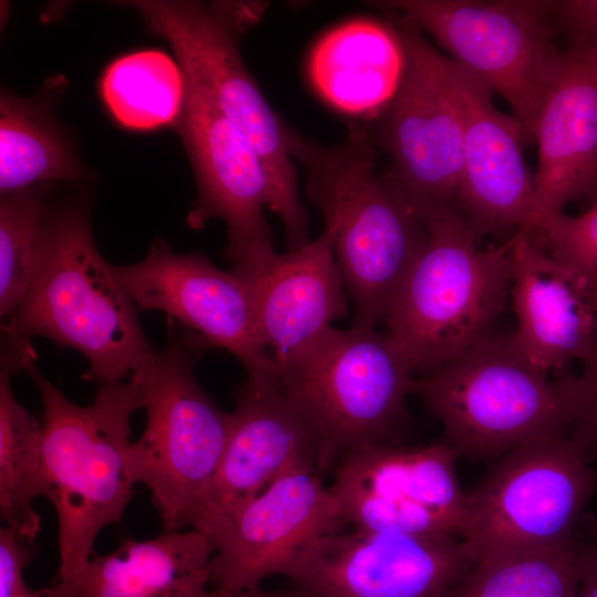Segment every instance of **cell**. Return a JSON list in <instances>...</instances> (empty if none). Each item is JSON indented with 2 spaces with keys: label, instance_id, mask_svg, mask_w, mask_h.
<instances>
[{
  "label": "cell",
  "instance_id": "6da1fadb",
  "mask_svg": "<svg viewBox=\"0 0 597 597\" xmlns=\"http://www.w3.org/2000/svg\"><path fill=\"white\" fill-rule=\"evenodd\" d=\"M287 146L305 171V192L333 237L354 306L353 326L376 327L423 249L427 223L391 170L378 169L367 127L352 126L334 146L289 128Z\"/></svg>",
  "mask_w": 597,
  "mask_h": 597
},
{
  "label": "cell",
  "instance_id": "7a4b0ae2",
  "mask_svg": "<svg viewBox=\"0 0 597 597\" xmlns=\"http://www.w3.org/2000/svg\"><path fill=\"white\" fill-rule=\"evenodd\" d=\"M4 333L14 342L43 336L74 348L88 362L82 377L102 384L132 375L154 350L138 308L95 245L85 200L50 210L32 280Z\"/></svg>",
  "mask_w": 597,
  "mask_h": 597
},
{
  "label": "cell",
  "instance_id": "3957f363",
  "mask_svg": "<svg viewBox=\"0 0 597 597\" xmlns=\"http://www.w3.org/2000/svg\"><path fill=\"white\" fill-rule=\"evenodd\" d=\"M34 359L33 350L25 353L22 370L34 380L43 404L45 496L57 515L54 583H61L93 555L98 533L122 519L132 499L129 421L142 404L130 381L115 380L104 383L91 405H76L36 370Z\"/></svg>",
  "mask_w": 597,
  "mask_h": 597
},
{
  "label": "cell",
  "instance_id": "277c9868",
  "mask_svg": "<svg viewBox=\"0 0 597 597\" xmlns=\"http://www.w3.org/2000/svg\"><path fill=\"white\" fill-rule=\"evenodd\" d=\"M457 455L505 454L573 425L576 377L549 379L512 335L491 333L455 358L415 378Z\"/></svg>",
  "mask_w": 597,
  "mask_h": 597
},
{
  "label": "cell",
  "instance_id": "5b68a950",
  "mask_svg": "<svg viewBox=\"0 0 597 597\" xmlns=\"http://www.w3.org/2000/svg\"><path fill=\"white\" fill-rule=\"evenodd\" d=\"M457 211L427 221V239L383 321L413 373H428L492 332L510 286L511 240L480 249Z\"/></svg>",
  "mask_w": 597,
  "mask_h": 597
},
{
  "label": "cell",
  "instance_id": "8992f818",
  "mask_svg": "<svg viewBox=\"0 0 597 597\" xmlns=\"http://www.w3.org/2000/svg\"><path fill=\"white\" fill-rule=\"evenodd\" d=\"M285 394L313 429L317 470L349 452L394 442L412 371L386 332L328 327L277 369Z\"/></svg>",
  "mask_w": 597,
  "mask_h": 597
},
{
  "label": "cell",
  "instance_id": "52a82bcc",
  "mask_svg": "<svg viewBox=\"0 0 597 597\" xmlns=\"http://www.w3.org/2000/svg\"><path fill=\"white\" fill-rule=\"evenodd\" d=\"M128 4L171 45L180 67L206 87L261 157L271 186L270 210L284 227L287 250L310 242L308 214L287 146L289 127L263 96L238 45L239 34L261 12L252 4L208 6L199 1L143 0Z\"/></svg>",
  "mask_w": 597,
  "mask_h": 597
},
{
  "label": "cell",
  "instance_id": "ba28073f",
  "mask_svg": "<svg viewBox=\"0 0 597 597\" xmlns=\"http://www.w3.org/2000/svg\"><path fill=\"white\" fill-rule=\"evenodd\" d=\"M199 348L170 334L167 347L145 355L129 379L146 425L129 446L128 471L134 484L150 490L164 530L191 525L232 428V413L222 411L195 376Z\"/></svg>",
  "mask_w": 597,
  "mask_h": 597
},
{
  "label": "cell",
  "instance_id": "9c48e42d",
  "mask_svg": "<svg viewBox=\"0 0 597 597\" xmlns=\"http://www.w3.org/2000/svg\"><path fill=\"white\" fill-rule=\"evenodd\" d=\"M596 488L597 472L574 437L531 439L467 494L460 540L475 563L559 544L575 535Z\"/></svg>",
  "mask_w": 597,
  "mask_h": 597
},
{
  "label": "cell",
  "instance_id": "30bf717a",
  "mask_svg": "<svg viewBox=\"0 0 597 597\" xmlns=\"http://www.w3.org/2000/svg\"><path fill=\"white\" fill-rule=\"evenodd\" d=\"M427 31L453 61L509 104L525 143L535 128L558 52L556 1L390 0L369 2Z\"/></svg>",
  "mask_w": 597,
  "mask_h": 597
},
{
  "label": "cell",
  "instance_id": "8fae6325",
  "mask_svg": "<svg viewBox=\"0 0 597 597\" xmlns=\"http://www.w3.org/2000/svg\"><path fill=\"white\" fill-rule=\"evenodd\" d=\"M400 35L406 66L398 91L370 134L390 158V170L427 223L457 211L463 132L447 86L441 52L405 17L387 11Z\"/></svg>",
  "mask_w": 597,
  "mask_h": 597
},
{
  "label": "cell",
  "instance_id": "7c38bea8",
  "mask_svg": "<svg viewBox=\"0 0 597 597\" xmlns=\"http://www.w3.org/2000/svg\"><path fill=\"white\" fill-rule=\"evenodd\" d=\"M457 457L446 441L384 442L349 452L328 486L342 523L365 532L460 538L467 494Z\"/></svg>",
  "mask_w": 597,
  "mask_h": 597
},
{
  "label": "cell",
  "instance_id": "4fadbf2b",
  "mask_svg": "<svg viewBox=\"0 0 597 597\" xmlns=\"http://www.w3.org/2000/svg\"><path fill=\"white\" fill-rule=\"evenodd\" d=\"M342 525L335 499L316 467L289 471L201 531L213 547L211 597L259 588L273 575L289 577L318 538Z\"/></svg>",
  "mask_w": 597,
  "mask_h": 597
},
{
  "label": "cell",
  "instance_id": "5bb4252c",
  "mask_svg": "<svg viewBox=\"0 0 597 597\" xmlns=\"http://www.w3.org/2000/svg\"><path fill=\"white\" fill-rule=\"evenodd\" d=\"M441 69L463 132L457 212L475 239L510 227L541 233L556 211L536 192L520 123L495 107L485 84L442 53Z\"/></svg>",
  "mask_w": 597,
  "mask_h": 597
},
{
  "label": "cell",
  "instance_id": "9a60e30c",
  "mask_svg": "<svg viewBox=\"0 0 597 597\" xmlns=\"http://www.w3.org/2000/svg\"><path fill=\"white\" fill-rule=\"evenodd\" d=\"M474 564L459 537L352 528L318 538L289 578L310 597H449Z\"/></svg>",
  "mask_w": 597,
  "mask_h": 597
},
{
  "label": "cell",
  "instance_id": "2e32d148",
  "mask_svg": "<svg viewBox=\"0 0 597 597\" xmlns=\"http://www.w3.org/2000/svg\"><path fill=\"white\" fill-rule=\"evenodd\" d=\"M182 73L185 101L177 126L198 186L187 223L201 228L209 219L223 220L228 231L226 255L234 263L249 252L273 247L264 217L272 201L270 180L247 137L206 87L190 73Z\"/></svg>",
  "mask_w": 597,
  "mask_h": 597
},
{
  "label": "cell",
  "instance_id": "e0dca14e",
  "mask_svg": "<svg viewBox=\"0 0 597 597\" xmlns=\"http://www.w3.org/2000/svg\"><path fill=\"white\" fill-rule=\"evenodd\" d=\"M113 269L138 311L165 312L193 331L200 347L232 354L248 375L277 376L259 337L249 292L230 270L200 252L175 253L161 239L142 261Z\"/></svg>",
  "mask_w": 597,
  "mask_h": 597
},
{
  "label": "cell",
  "instance_id": "ac0fdd59",
  "mask_svg": "<svg viewBox=\"0 0 597 597\" xmlns=\"http://www.w3.org/2000/svg\"><path fill=\"white\" fill-rule=\"evenodd\" d=\"M231 413L227 444L190 525L200 532L289 471L317 469L316 436L276 375H248Z\"/></svg>",
  "mask_w": 597,
  "mask_h": 597
},
{
  "label": "cell",
  "instance_id": "d6986e66",
  "mask_svg": "<svg viewBox=\"0 0 597 597\" xmlns=\"http://www.w3.org/2000/svg\"><path fill=\"white\" fill-rule=\"evenodd\" d=\"M230 271L245 285L259 337L276 370L348 312L333 237L275 252L268 248L235 261Z\"/></svg>",
  "mask_w": 597,
  "mask_h": 597
},
{
  "label": "cell",
  "instance_id": "ffe728a7",
  "mask_svg": "<svg viewBox=\"0 0 597 597\" xmlns=\"http://www.w3.org/2000/svg\"><path fill=\"white\" fill-rule=\"evenodd\" d=\"M535 140L534 184L549 210L597 198V33L556 54Z\"/></svg>",
  "mask_w": 597,
  "mask_h": 597
},
{
  "label": "cell",
  "instance_id": "44dd1931",
  "mask_svg": "<svg viewBox=\"0 0 597 597\" xmlns=\"http://www.w3.org/2000/svg\"><path fill=\"white\" fill-rule=\"evenodd\" d=\"M531 234L519 230L510 247V285L517 327L513 336L545 373L583 359L597 336V311L578 279Z\"/></svg>",
  "mask_w": 597,
  "mask_h": 597
},
{
  "label": "cell",
  "instance_id": "7402d4cb",
  "mask_svg": "<svg viewBox=\"0 0 597 597\" xmlns=\"http://www.w3.org/2000/svg\"><path fill=\"white\" fill-rule=\"evenodd\" d=\"M213 547L202 532L164 530L127 538L109 554L93 555L43 597H211Z\"/></svg>",
  "mask_w": 597,
  "mask_h": 597
},
{
  "label": "cell",
  "instance_id": "603a6c76",
  "mask_svg": "<svg viewBox=\"0 0 597 597\" xmlns=\"http://www.w3.org/2000/svg\"><path fill=\"white\" fill-rule=\"evenodd\" d=\"M405 66V48L394 25L356 19L320 39L308 73L320 96L338 112L377 118L396 95Z\"/></svg>",
  "mask_w": 597,
  "mask_h": 597
},
{
  "label": "cell",
  "instance_id": "cb8c5ba5",
  "mask_svg": "<svg viewBox=\"0 0 597 597\" xmlns=\"http://www.w3.org/2000/svg\"><path fill=\"white\" fill-rule=\"evenodd\" d=\"M18 370H22L20 355L7 345L0 369V510L4 525L32 544L41 528V517L32 503L46 494L43 423L13 394L11 378Z\"/></svg>",
  "mask_w": 597,
  "mask_h": 597
},
{
  "label": "cell",
  "instance_id": "d4e9b609",
  "mask_svg": "<svg viewBox=\"0 0 597 597\" xmlns=\"http://www.w3.org/2000/svg\"><path fill=\"white\" fill-rule=\"evenodd\" d=\"M81 167L55 122L39 103L8 92L0 98L1 196L52 180H75Z\"/></svg>",
  "mask_w": 597,
  "mask_h": 597
},
{
  "label": "cell",
  "instance_id": "484cf974",
  "mask_svg": "<svg viewBox=\"0 0 597 597\" xmlns=\"http://www.w3.org/2000/svg\"><path fill=\"white\" fill-rule=\"evenodd\" d=\"M103 101L124 127L150 130L178 122L185 76L166 53L143 50L115 60L101 82Z\"/></svg>",
  "mask_w": 597,
  "mask_h": 597
},
{
  "label": "cell",
  "instance_id": "4316f807",
  "mask_svg": "<svg viewBox=\"0 0 597 597\" xmlns=\"http://www.w3.org/2000/svg\"><path fill=\"white\" fill-rule=\"evenodd\" d=\"M577 588L575 533L549 547L478 561L449 597H577Z\"/></svg>",
  "mask_w": 597,
  "mask_h": 597
},
{
  "label": "cell",
  "instance_id": "83f0119b",
  "mask_svg": "<svg viewBox=\"0 0 597 597\" xmlns=\"http://www.w3.org/2000/svg\"><path fill=\"white\" fill-rule=\"evenodd\" d=\"M50 208L39 186L1 196L0 314L12 320L33 276Z\"/></svg>",
  "mask_w": 597,
  "mask_h": 597
},
{
  "label": "cell",
  "instance_id": "f1b7e54d",
  "mask_svg": "<svg viewBox=\"0 0 597 597\" xmlns=\"http://www.w3.org/2000/svg\"><path fill=\"white\" fill-rule=\"evenodd\" d=\"M541 234L548 254L575 274L585 295L597 285V201L577 217L554 212Z\"/></svg>",
  "mask_w": 597,
  "mask_h": 597
},
{
  "label": "cell",
  "instance_id": "f546056e",
  "mask_svg": "<svg viewBox=\"0 0 597 597\" xmlns=\"http://www.w3.org/2000/svg\"><path fill=\"white\" fill-rule=\"evenodd\" d=\"M584 368L576 377V402L573 427L574 438L588 451L597 447V336L586 356Z\"/></svg>",
  "mask_w": 597,
  "mask_h": 597
},
{
  "label": "cell",
  "instance_id": "4dcf8cb0",
  "mask_svg": "<svg viewBox=\"0 0 597 597\" xmlns=\"http://www.w3.org/2000/svg\"><path fill=\"white\" fill-rule=\"evenodd\" d=\"M34 555L31 544L4 525L0 528V597H21L30 587L23 570Z\"/></svg>",
  "mask_w": 597,
  "mask_h": 597
},
{
  "label": "cell",
  "instance_id": "1f68e13d",
  "mask_svg": "<svg viewBox=\"0 0 597 597\" xmlns=\"http://www.w3.org/2000/svg\"><path fill=\"white\" fill-rule=\"evenodd\" d=\"M556 27L573 39L597 33V0L556 1Z\"/></svg>",
  "mask_w": 597,
  "mask_h": 597
},
{
  "label": "cell",
  "instance_id": "d6a6232c",
  "mask_svg": "<svg viewBox=\"0 0 597 597\" xmlns=\"http://www.w3.org/2000/svg\"><path fill=\"white\" fill-rule=\"evenodd\" d=\"M588 535L578 538L577 597H597V525L588 521Z\"/></svg>",
  "mask_w": 597,
  "mask_h": 597
},
{
  "label": "cell",
  "instance_id": "836d02e7",
  "mask_svg": "<svg viewBox=\"0 0 597 597\" xmlns=\"http://www.w3.org/2000/svg\"><path fill=\"white\" fill-rule=\"evenodd\" d=\"M232 597H310L306 593L297 587L292 586L289 589L282 590H263L261 587L241 591Z\"/></svg>",
  "mask_w": 597,
  "mask_h": 597
},
{
  "label": "cell",
  "instance_id": "e575fe53",
  "mask_svg": "<svg viewBox=\"0 0 597 597\" xmlns=\"http://www.w3.org/2000/svg\"><path fill=\"white\" fill-rule=\"evenodd\" d=\"M586 297L590 305L597 311V285L587 292Z\"/></svg>",
  "mask_w": 597,
  "mask_h": 597
},
{
  "label": "cell",
  "instance_id": "d590c367",
  "mask_svg": "<svg viewBox=\"0 0 597 597\" xmlns=\"http://www.w3.org/2000/svg\"><path fill=\"white\" fill-rule=\"evenodd\" d=\"M21 597H43L42 590L35 591L29 588Z\"/></svg>",
  "mask_w": 597,
  "mask_h": 597
}]
</instances>
